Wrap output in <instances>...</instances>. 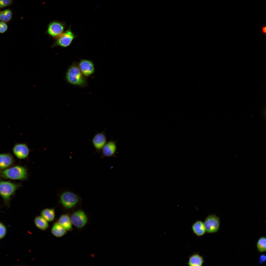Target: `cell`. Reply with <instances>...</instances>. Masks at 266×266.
Returning a JSON list of instances; mask_svg holds the SVG:
<instances>
[{
  "label": "cell",
  "mask_w": 266,
  "mask_h": 266,
  "mask_svg": "<svg viewBox=\"0 0 266 266\" xmlns=\"http://www.w3.org/2000/svg\"><path fill=\"white\" fill-rule=\"evenodd\" d=\"M70 219L72 224L78 228L84 227L87 221L86 215L81 210H79L73 213Z\"/></svg>",
  "instance_id": "obj_9"
},
{
  "label": "cell",
  "mask_w": 266,
  "mask_h": 266,
  "mask_svg": "<svg viewBox=\"0 0 266 266\" xmlns=\"http://www.w3.org/2000/svg\"><path fill=\"white\" fill-rule=\"evenodd\" d=\"M74 38V35L69 29L57 38L52 47L57 46L63 47H67L70 45Z\"/></svg>",
  "instance_id": "obj_5"
},
{
  "label": "cell",
  "mask_w": 266,
  "mask_h": 266,
  "mask_svg": "<svg viewBox=\"0 0 266 266\" xmlns=\"http://www.w3.org/2000/svg\"><path fill=\"white\" fill-rule=\"evenodd\" d=\"M257 247L258 250L260 252H263L266 251V239L265 237H261L259 239L257 243Z\"/></svg>",
  "instance_id": "obj_21"
},
{
  "label": "cell",
  "mask_w": 266,
  "mask_h": 266,
  "mask_svg": "<svg viewBox=\"0 0 266 266\" xmlns=\"http://www.w3.org/2000/svg\"><path fill=\"white\" fill-rule=\"evenodd\" d=\"M263 32L266 33V27H263Z\"/></svg>",
  "instance_id": "obj_25"
},
{
  "label": "cell",
  "mask_w": 266,
  "mask_h": 266,
  "mask_svg": "<svg viewBox=\"0 0 266 266\" xmlns=\"http://www.w3.org/2000/svg\"><path fill=\"white\" fill-rule=\"evenodd\" d=\"M105 130L101 132L97 133L91 140L94 147L95 152H101L103 148L107 142L105 134Z\"/></svg>",
  "instance_id": "obj_10"
},
{
  "label": "cell",
  "mask_w": 266,
  "mask_h": 266,
  "mask_svg": "<svg viewBox=\"0 0 266 266\" xmlns=\"http://www.w3.org/2000/svg\"><path fill=\"white\" fill-rule=\"evenodd\" d=\"M7 229L5 225L0 222V239L3 238L7 233Z\"/></svg>",
  "instance_id": "obj_22"
},
{
  "label": "cell",
  "mask_w": 266,
  "mask_h": 266,
  "mask_svg": "<svg viewBox=\"0 0 266 266\" xmlns=\"http://www.w3.org/2000/svg\"><path fill=\"white\" fill-rule=\"evenodd\" d=\"M66 231L58 222H55L53 224L51 230L52 234L57 237H61L64 235L66 233Z\"/></svg>",
  "instance_id": "obj_15"
},
{
  "label": "cell",
  "mask_w": 266,
  "mask_h": 266,
  "mask_svg": "<svg viewBox=\"0 0 266 266\" xmlns=\"http://www.w3.org/2000/svg\"><path fill=\"white\" fill-rule=\"evenodd\" d=\"M204 261L203 257L198 254H195L189 258L188 264L190 266H201Z\"/></svg>",
  "instance_id": "obj_17"
},
{
  "label": "cell",
  "mask_w": 266,
  "mask_h": 266,
  "mask_svg": "<svg viewBox=\"0 0 266 266\" xmlns=\"http://www.w3.org/2000/svg\"><path fill=\"white\" fill-rule=\"evenodd\" d=\"M14 159L10 154H0V170H3L11 166L14 163Z\"/></svg>",
  "instance_id": "obj_13"
},
{
  "label": "cell",
  "mask_w": 266,
  "mask_h": 266,
  "mask_svg": "<svg viewBox=\"0 0 266 266\" xmlns=\"http://www.w3.org/2000/svg\"><path fill=\"white\" fill-rule=\"evenodd\" d=\"M13 3V0H0V9L10 6Z\"/></svg>",
  "instance_id": "obj_23"
},
{
  "label": "cell",
  "mask_w": 266,
  "mask_h": 266,
  "mask_svg": "<svg viewBox=\"0 0 266 266\" xmlns=\"http://www.w3.org/2000/svg\"></svg>",
  "instance_id": "obj_27"
},
{
  "label": "cell",
  "mask_w": 266,
  "mask_h": 266,
  "mask_svg": "<svg viewBox=\"0 0 266 266\" xmlns=\"http://www.w3.org/2000/svg\"><path fill=\"white\" fill-rule=\"evenodd\" d=\"M34 221L36 226L41 230H46L49 227L48 222L41 216H36Z\"/></svg>",
  "instance_id": "obj_18"
},
{
  "label": "cell",
  "mask_w": 266,
  "mask_h": 266,
  "mask_svg": "<svg viewBox=\"0 0 266 266\" xmlns=\"http://www.w3.org/2000/svg\"><path fill=\"white\" fill-rule=\"evenodd\" d=\"M21 186L20 183L10 181L0 180V196L2 198L4 205L10 206V202L16 191Z\"/></svg>",
  "instance_id": "obj_1"
},
{
  "label": "cell",
  "mask_w": 266,
  "mask_h": 266,
  "mask_svg": "<svg viewBox=\"0 0 266 266\" xmlns=\"http://www.w3.org/2000/svg\"><path fill=\"white\" fill-rule=\"evenodd\" d=\"M13 150L15 156L20 159H24L27 157L29 152L28 147L24 144H16L14 146Z\"/></svg>",
  "instance_id": "obj_12"
},
{
  "label": "cell",
  "mask_w": 266,
  "mask_h": 266,
  "mask_svg": "<svg viewBox=\"0 0 266 266\" xmlns=\"http://www.w3.org/2000/svg\"><path fill=\"white\" fill-rule=\"evenodd\" d=\"M118 140H111L107 142L102 149L100 158L114 157L116 155L117 150L116 143Z\"/></svg>",
  "instance_id": "obj_8"
},
{
  "label": "cell",
  "mask_w": 266,
  "mask_h": 266,
  "mask_svg": "<svg viewBox=\"0 0 266 266\" xmlns=\"http://www.w3.org/2000/svg\"><path fill=\"white\" fill-rule=\"evenodd\" d=\"M78 198L75 194L70 192L62 194L60 197V202L65 207L70 208L74 207L77 203Z\"/></svg>",
  "instance_id": "obj_6"
},
{
  "label": "cell",
  "mask_w": 266,
  "mask_h": 266,
  "mask_svg": "<svg viewBox=\"0 0 266 266\" xmlns=\"http://www.w3.org/2000/svg\"><path fill=\"white\" fill-rule=\"evenodd\" d=\"M8 29V26L6 23L0 21V33H3L6 32Z\"/></svg>",
  "instance_id": "obj_24"
},
{
  "label": "cell",
  "mask_w": 266,
  "mask_h": 266,
  "mask_svg": "<svg viewBox=\"0 0 266 266\" xmlns=\"http://www.w3.org/2000/svg\"></svg>",
  "instance_id": "obj_26"
},
{
  "label": "cell",
  "mask_w": 266,
  "mask_h": 266,
  "mask_svg": "<svg viewBox=\"0 0 266 266\" xmlns=\"http://www.w3.org/2000/svg\"><path fill=\"white\" fill-rule=\"evenodd\" d=\"M28 177L27 171L24 166L16 165L0 170V178L15 180H24Z\"/></svg>",
  "instance_id": "obj_2"
},
{
  "label": "cell",
  "mask_w": 266,
  "mask_h": 266,
  "mask_svg": "<svg viewBox=\"0 0 266 266\" xmlns=\"http://www.w3.org/2000/svg\"><path fill=\"white\" fill-rule=\"evenodd\" d=\"M64 29L65 25L62 23L53 21L48 25L47 32L50 36L57 38L64 32Z\"/></svg>",
  "instance_id": "obj_7"
},
{
  "label": "cell",
  "mask_w": 266,
  "mask_h": 266,
  "mask_svg": "<svg viewBox=\"0 0 266 266\" xmlns=\"http://www.w3.org/2000/svg\"><path fill=\"white\" fill-rule=\"evenodd\" d=\"M13 12L9 9H7L1 11L0 12V21L7 23L9 22L12 19Z\"/></svg>",
  "instance_id": "obj_20"
},
{
  "label": "cell",
  "mask_w": 266,
  "mask_h": 266,
  "mask_svg": "<svg viewBox=\"0 0 266 266\" xmlns=\"http://www.w3.org/2000/svg\"><path fill=\"white\" fill-rule=\"evenodd\" d=\"M58 222L66 231H70L72 229V224L70 218L67 214L61 215Z\"/></svg>",
  "instance_id": "obj_16"
},
{
  "label": "cell",
  "mask_w": 266,
  "mask_h": 266,
  "mask_svg": "<svg viewBox=\"0 0 266 266\" xmlns=\"http://www.w3.org/2000/svg\"><path fill=\"white\" fill-rule=\"evenodd\" d=\"M78 66L73 64L67 70L66 74L67 81L74 85L83 86L86 83V81Z\"/></svg>",
  "instance_id": "obj_3"
},
{
  "label": "cell",
  "mask_w": 266,
  "mask_h": 266,
  "mask_svg": "<svg viewBox=\"0 0 266 266\" xmlns=\"http://www.w3.org/2000/svg\"><path fill=\"white\" fill-rule=\"evenodd\" d=\"M55 211L53 208H46L42 210L41 216L48 222H52L55 217Z\"/></svg>",
  "instance_id": "obj_19"
},
{
  "label": "cell",
  "mask_w": 266,
  "mask_h": 266,
  "mask_svg": "<svg viewBox=\"0 0 266 266\" xmlns=\"http://www.w3.org/2000/svg\"><path fill=\"white\" fill-rule=\"evenodd\" d=\"M192 228L194 233L198 236L203 235L206 232L204 222L201 220L196 221L192 225Z\"/></svg>",
  "instance_id": "obj_14"
},
{
  "label": "cell",
  "mask_w": 266,
  "mask_h": 266,
  "mask_svg": "<svg viewBox=\"0 0 266 266\" xmlns=\"http://www.w3.org/2000/svg\"><path fill=\"white\" fill-rule=\"evenodd\" d=\"M220 219L215 215H210L205 218L204 222L206 232L208 233L217 232L220 225Z\"/></svg>",
  "instance_id": "obj_4"
},
{
  "label": "cell",
  "mask_w": 266,
  "mask_h": 266,
  "mask_svg": "<svg viewBox=\"0 0 266 266\" xmlns=\"http://www.w3.org/2000/svg\"><path fill=\"white\" fill-rule=\"evenodd\" d=\"M81 72L85 76H88L93 74L95 68L92 62L89 60H83L80 62L78 66Z\"/></svg>",
  "instance_id": "obj_11"
}]
</instances>
